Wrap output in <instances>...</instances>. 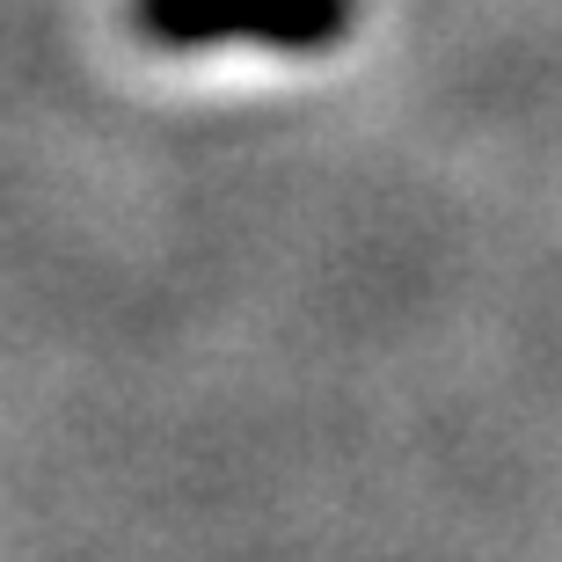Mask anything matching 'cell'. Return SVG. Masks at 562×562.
Wrapping results in <instances>:
<instances>
[{
  "instance_id": "6da1fadb",
  "label": "cell",
  "mask_w": 562,
  "mask_h": 562,
  "mask_svg": "<svg viewBox=\"0 0 562 562\" xmlns=\"http://www.w3.org/2000/svg\"><path fill=\"white\" fill-rule=\"evenodd\" d=\"M146 44H263V52H329L351 30V0H132Z\"/></svg>"
}]
</instances>
